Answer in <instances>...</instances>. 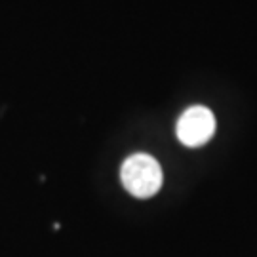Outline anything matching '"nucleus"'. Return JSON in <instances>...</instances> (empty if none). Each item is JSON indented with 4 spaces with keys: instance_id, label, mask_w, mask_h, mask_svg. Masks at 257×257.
I'll return each instance as SVG.
<instances>
[{
    "instance_id": "nucleus-1",
    "label": "nucleus",
    "mask_w": 257,
    "mask_h": 257,
    "mask_svg": "<svg viewBox=\"0 0 257 257\" xmlns=\"http://www.w3.org/2000/svg\"><path fill=\"white\" fill-rule=\"evenodd\" d=\"M120 179L126 191L136 198H151L162 187V168L155 156L136 153L124 160Z\"/></svg>"
},
{
    "instance_id": "nucleus-2",
    "label": "nucleus",
    "mask_w": 257,
    "mask_h": 257,
    "mask_svg": "<svg viewBox=\"0 0 257 257\" xmlns=\"http://www.w3.org/2000/svg\"><path fill=\"white\" fill-rule=\"evenodd\" d=\"M215 132V116L202 105H193L177 120L175 134L185 147H200L208 143Z\"/></svg>"
}]
</instances>
